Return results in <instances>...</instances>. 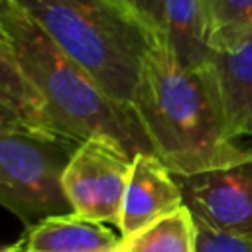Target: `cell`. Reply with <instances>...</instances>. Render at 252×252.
Instances as JSON below:
<instances>
[{
  "instance_id": "obj_1",
  "label": "cell",
  "mask_w": 252,
  "mask_h": 252,
  "mask_svg": "<svg viewBox=\"0 0 252 252\" xmlns=\"http://www.w3.org/2000/svg\"><path fill=\"white\" fill-rule=\"evenodd\" d=\"M130 108L171 175L252 163V146H238L224 128L209 67H183L163 39L144 59Z\"/></svg>"
},
{
  "instance_id": "obj_2",
  "label": "cell",
  "mask_w": 252,
  "mask_h": 252,
  "mask_svg": "<svg viewBox=\"0 0 252 252\" xmlns=\"http://www.w3.org/2000/svg\"><path fill=\"white\" fill-rule=\"evenodd\" d=\"M0 22L14 43L28 81L43 98L49 124L57 136L79 144L100 138L130 159L138 154H154L132 108L112 100L30 16L10 2Z\"/></svg>"
},
{
  "instance_id": "obj_3",
  "label": "cell",
  "mask_w": 252,
  "mask_h": 252,
  "mask_svg": "<svg viewBox=\"0 0 252 252\" xmlns=\"http://www.w3.org/2000/svg\"><path fill=\"white\" fill-rule=\"evenodd\" d=\"M118 104L128 106L161 39L114 0H10Z\"/></svg>"
},
{
  "instance_id": "obj_4",
  "label": "cell",
  "mask_w": 252,
  "mask_h": 252,
  "mask_svg": "<svg viewBox=\"0 0 252 252\" xmlns=\"http://www.w3.org/2000/svg\"><path fill=\"white\" fill-rule=\"evenodd\" d=\"M77 146L75 140L26 126H0V207L28 228L47 217L73 213L61 179Z\"/></svg>"
},
{
  "instance_id": "obj_5",
  "label": "cell",
  "mask_w": 252,
  "mask_h": 252,
  "mask_svg": "<svg viewBox=\"0 0 252 252\" xmlns=\"http://www.w3.org/2000/svg\"><path fill=\"white\" fill-rule=\"evenodd\" d=\"M130 167L132 159L100 138L79 144L61 179L73 215L118 226Z\"/></svg>"
},
{
  "instance_id": "obj_6",
  "label": "cell",
  "mask_w": 252,
  "mask_h": 252,
  "mask_svg": "<svg viewBox=\"0 0 252 252\" xmlns=\"http://www.w3.org/2000/svg\"><path fill=\"white\" fill-rule=\"evenodd\" d=\"M177 183L199 224L252 240V163L179 177Z\"/></svg>"
},
{
  "instance_id": "obj_7",
  "label": "cell",
  "mask_w": 252,
  "mask_h": 252,
  "mask_svg": "<svg viewBox=\"0 0 252 252\" xmlns=\"http://www.w3.org/2000/svg\"><path fill=\"white\" fill-rule=\"evenodd\" d=\"M207 67L228 136H252V32L211 47Z\"/></svg>"
},
{
  "instance_id": "obj_8",
  "label": "cell",
  "mask_w": 252,
  "mask_h": 252,
  "mask_svg": "<svg viewBox=\"0 0 252 252\" xmlns=\"http://www.w3.org/2000/svg\"><path fill=\"white\" fill-rule=\"evenodd\" d=\"M185 207L179 183L154 154H138L132 159L126 193L122 201L118 230L128 238L158 219Z\"/></svg>"
},
{
  "instance_id": "obj_9",
  "label": "cell",
  "mask_w": 252,
  "mask_h": 252,
  "mask_svg": "<svg viewBox=\"0 0 252 252\" xmlns=\"http://www.w3.org/2000/svg\"><path fill=\"white\" fill-rule=\"evenodd\" d=\"M122 238L102 222L79 219L77 215L47 217L26 230L22 252H108L118 248Z\"/></svg>"
},
{
  "instance_id": "obj_10",
  "label": "cell",
  "mask_w": 252,
  "mask_h": 252,
  "mask_svg": "<svg viewBox=\"0 0 252 252\" xmlns=\"http://www.w3.org/2000/svg\"><path fill=\"white\" fill-rule=\"evenodd\" d=\"M163 41L189 69H201L211 57V30L203 0L163 2Z\"/></svg>"
},
{
  "instance_id": "obj_11",
  "label": "cell",
  "mask_w": 252,
  "mask_h": 252,
  "mask_svg": "<svg viewBox=\"0 0 252 252\" xmlns=\"http://www.w3.org/2000/svg\"><path fill=\"white\" fill-rule=\"evenodd\" d=\"M0 104L10 108L26 128L47 136H57L49 124L43 98L28 81L18 61L14 43L8 32L4 30L2 22H0Z\"/></svg>"
},
{
  "instance_id": "obj_12",
  "label": "cell",
  "mask_w": 252,
  "mask_h": 252,
  "mask_svg": "<svg viewBox=\"0 0 252 252\" xmlns=\"http://www.w3.org/2000/svg\"><path fill=\"white\" fill-rule=\"evenodd\" d=\"M122 252H197V224L181 207L120 242Z\"/></svg>"
},
{
  "instance_id": "obj_13",
  "label": "cell",
  "mask_w": 252,
  "mask_h": 252,
  "mask_svg": "<svg viewBox=\"0 0 252 252\" xmlns=\"http://www.w3.org/2000/svg\"><path fill=\"white\" fill-rule=\"evenodd\" d=\"M211 47L252 32V0H203Z\"/></svg>"
},
{
  "instance_id": "obj_14",
  "label": "cell",
  "mask_w": 252,
  "mask_h": 252,
  "mask_svg": "<svg viewBox=\"0 0 252 252\" xmlns=\"http://www.w3.org/2000/svg\"><path fill=\"white\" fill-rule=\"evenodd\" d=\"M197 224V252H252V240L232 234L211 230L205 224Z\"/></svg>"
},
{
  "instance_id": "obj_15",
  "label": "cell",
  "mask_w": 252,
  "mask_h": 252,
  "mask_svg": "<svg viewBox=\"0 0 252 252\" xmlns=\"http://www.w3.org/2000/svg\"><path fill=\"white\" fill-rule=\"evenodd\" d=\"M118 6L136 16L150 32L163 39V2L165 0H114Z\"/></svg>"
},
{
  "instance_id": "obj_16",
  "label": "cell",
  "mask_w": 252,
  "mask_h": 252,
  "mask_svg": "<svg viewBox=\"0 0 252 252\" xmlns=\"http://www.w3.org/2000/svg\"><path fill=\"white\" fill-rule=\"evenodd\" d=\"M0 126H24V124L20 122V118L10 108L0 104Z\"/></svg>"
},
{
  "instance_id": "obj_17",
  "label": "cell",
  "mask_w": 252,
  "mask_h": 252,
  "mask_svg": "<svg viewBox=\"0 0 252 252\" xmlns=\"http://www.w3.org/2000/svg\"><path fill=\"white\" fill-rule=\"evenodd\" d=\"M0 252H22V246L18 242L12 246H0Z\"/></svg>"
},
{
  "instance_id": "obj_18",
  "label": "cell",
  "mask_w": 252,
  "mask_h": 252,
  "mask_svg": "<svg viewBox=\"0 0 252 252\" xmlns=\"http://www.w3.org/2000/svg\"><path fill=\"white\" fill-rule=\"evenodd\" d=\"M8 6H10V0H0V18H2V14L8 10Z\"/></svg>"
},
{
  "instance_id": "obj_19",
  "label": "cell",
  "mask_w": 252,
  "mask_h": 252,
  "mask_svg": "<svg viewBox=\"0 0 252 252\" xmlns=\"http://www.w3.org/2000/svg\"><path fill=\"white\" fill-rule=\"evenodd\" d=\"M108 252H122V250H120V246H118V248H114V250H108Z\"/></svg>"
}]
</instances>
